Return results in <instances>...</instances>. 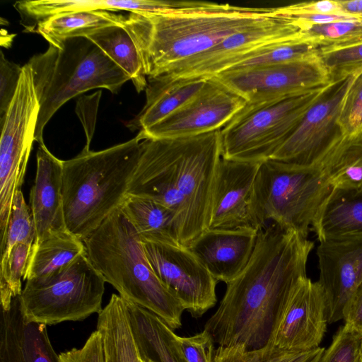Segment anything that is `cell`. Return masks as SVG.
I'll return each mask as SVG.
<instances>
[{
    "label": "cell",
    "mask_w": 362,
    "mask_h": 362,
    "mask_svg": "<svg viewBox=\"0 0 362 362\" xmlns=\"http://www.w3.org/2000/svg\"><path fill=\"white\" fill-rule=\"evenodd\" d=\"M247 101L214 78H208L201 91L165 119L139 131L144 139H175L199 136L223 128Z\"/></svg>",
    "instance_id": "obj_15"
},
{
    "label": "cell",
    "mask_w": 362,
    "mask_h": 362,
    "mask_svg": "<svg viewBox=\"0 0 362 362\" xmlns=\"http://www.w3.org/2000/svg\"><path fill=\"white\" fill-rule=\"evenodd\" d=\"M31 67L40 112L35 139L43 142L45 126L70 99L95 88L117 94L130 77L95 44L86 37L67 38L49 44L33 56Z\"/></svg>",
    "instance_id": "obj_6"
},
{
    "label": "cell",
    "mask_w": 362,
    "mask_h": 362,
    "mask_svg": "<svg viewBox=\"0 0 362 362\" xmlns=\"http://www.w3.org/2000/svg\"><path fill=\"white\" fill-rule=\"evenodd\" d=\"M173 340L186 362H214V342L205 330L190 337L174 333Z\"/></svg>",
    "instance_id": "obj_40"
},
{
    "label": "cell",
    "mask_w": 362,
    "mask_h": 362,
    "mask_svg": "<svg viewBox=\"0 0 362 362\" xmlns=\"http://www.w3.org/2000/svg\"><path fill=\"white\" fill-rule=\"evenodd\" d=\"M258 205L265 220L305 237L333 187L317 166L298 167L269 159L256 178Z\"/></svg>",
    "instance_id": "obj_8"
},
{
    "label": "cell",
    "mask_w": 362,
    "mask_h": 362,
    "mask_svg": "<svg viewBox=\"0 0 362 362\" xmlns=\"http://www.w3.org/2000/svg\"><path fill=\"white\" fill-rule=\"evenodd\" d=\"M325 349L291 351L269 344L262 348L247 350L240 345L218 346L214 362H318Z\"/></svg>",
    "instance_id": "obj_33"
},
{
    "label": "cell",
    "mask_w": 362,
    "mask_h": 362,
    "mask_svg": "<svg viewBox=\"0 0 362 362\" xmlns=\"http://www.w3.org/2000/svg\"><path fill=\"white\" fill-rule=\"evenodd\" d=\"M100 95L101 91L99 90L90 95L81 98L80 100H78L76 105V107L81 108L87 112V114L82 113L83 112H77V115L78 117L81 118L86 131L87 142L84 148L88 149H90L89 146L94 132L95 117Z\"/></svg>",
    "instance_id": "obj_44"
},
{
    "label": "cell",
    "mask_w": 362,
    "mask_h": 362,
    "mask_svg": "<svg viewBox=\"0 0 362 362\" xmlns=\"http://www.w3.org/2000/svg\"><path fill=\"white\" fill-rule=\"evenodd\" d=\"M209 78L170 80L163 76L147 77L146 103L126 126L132 132L145 130L159 123L194 98Z\"/></svg>",
    "instance_id": "obj_22"
},
{
    "label": "cell",
    "mask_w": 362,
    "mask_h": 362,
    "mask_svg": "<svg viewBox=\"0 0 362 362\" xmlns=\"http://www.w3.org/2000/svg\"><path fill=\"white\" fill-rule=\"evenodd\" d=\"M356 74L331 81L272 160L298 167L316 166L342 137L339 123L347 91Z\"/></svg>",
    "instance_id": "obj_11"
},
{
    "label": "cell",
    "mask_w": 362,
    "mask_h": 362,
    "mask_svg": "<svg viewBox=\"0 0 362 362\" xmlns=\"http://www.w3.org/2000/svg\"><path fill=\"white\" fill-rule=\"evenodd\" d=\"M320 49L317 45L302 39L278 42L245 56L224 71L303 61L319 57Z\"/></svg>",
    "instance_id": "obj_32"
},
{
    "label": "cell",
    "mask_w": 362,
    "mask_h": 362,
    "mask_svg": "<svg viewBox=\"0 0 362 362\" xmlns=\"http://www.w3.org/2000/svg\"><path fill=\"white\" fill-rule=\"evenodd\" d=\"M125 303L140 358L155 362H186L173 342V329L152 312L127 300Z\"/></svg>",
    "instance_id": "obj_24"
},
{
    "label": "cell",
    "mask_w": 362,
    "mask_h": 362,
    "mask_svg": "<svg viewBox=\"0 0 362 362\" xmlns=\"http://www.w3.org/2000/svg\"><path fill=\"white\" fill-rule=\"evenodd\" d=\"M320 277L327 301V320L344 319L354 292L362 283V238L329 240L317 247Z\"/></svg>",
    "instance_id": "obj_18"
},
{
    "label": "cell",
    "mask_w": 362,
    "mask_h": 362,
    "mask_svg": "<svg viewBox=\"0 0 362 362\" xmlns=\"http://www.w3.org/2000/svg\"><path fill=\"white\" fill-rule=\"evenodd\" d=\"M22 66L10 62L1 51L0 57V119L6 112L15 95Z\"/></svg>",
    "instance_id": "obj_41"
},
{
    "label": "cell",
    "mask_w": 362,
    "mask_h": 362,
    "mask_svg": "<svg viewBox=\"0 0 362 362\" xmlns=\"http://www.w3.org/2000/svg\"><path fill=\"white\" fill-rule=\"evenodd\" d=\"M127 196L147 198L175 215L181 245L189 247L206 229L221 156V129L175 139H144Z\"/></svg>",
    "instance_id": "obj_2"
},
{
    "label": "cell",
    "mask_w": 362,
    "mask_h": 362,
    "mask_svg": "<svg viewBox=\"0 0 362 362\" xmlns=\"http://www.w3.org/2000/svg\"><path fill=\"white\" fill-rule=\"evenodd\" d=\"M327 323L325 291L318 281L306 277L293 291L277 325L272 344L291 351L317 348Z\"/></svg>",
    "instance_id": "obj_17"
},
{
    "label": "cell",
    "mask_w": 362,
    "mask_h": 362,
    "mask_svg": "<svg viewBox=\"0 0 362 362\" xmlns=\"http://www.w3.org/2000/svg\"><path fill=\"white\" fill-rule=\"evenodd\" d=\"M97 330L102 336L105 362H141L122 297L111 296L98 314Z\"/></svg>",
    "instance_id": "obj_27"
},
{
    "label": "cell",
    "mask_w": 362,
    "mask_h": 362,
    "mask_svg": "<svg viewBox=\"0 0 362 362\" xmlns=\"http://www.w3.org/2000/svg\"><path fill=\"white\" fill-rule=\"evenodd\" d=\"M40 104L33 72L26 63L15 95L0 119V230L6 233L13 201L21 190L27 165L35 141Z\"/></svg>",
    "instance_id": "obj_10"
},
{
    "label": "cell",
    "mask_w": 362,
    "mask_h": 362,
    "mask_svg": "<svg viewBox=\"0 0 362 362\" xmlns=\"http://www.w3.org/2000/svg\"><path fill=\"white\" fill-rule=\"evenodd\" d=\"M105 283L86 252L57 272L27 280L21 308L28 321L45 325L83 320L103 310Z\"/></svg>",
    "instance_id": "obj_9"
},
{
    "label": "cell",
    "mask_w": 362,
    "mask_h": 362,
    "mask_svg": "<svg viewBox=\"0 0 362 362\" xmlns=\"http://www.w3.org/2000/svg\"><path fill=\"white\" fill-rule=\"evenodd\" d=\"M125 15L106 11H87L58 14L38 22L35 32L49 44L78 37H86L102 28L122 25Z\"/></svg>",
    "instance_id": "obj_31"
},
{
    "label": "cell",
    "mask_w": 362,
    "mask_h": 362,
    "mask_svg": "<svg viewBox=\"0 0 362 362\" xmlns=\"http://www.w3.org/2000/svg\"><path fill=\"white\" fill-rule=\"evenodd\" d=\"M345 13L362 18V0H339Z\"/></svg>",
    "instance_id": "obj_46"
},
{
    "label": "cell",
    "mask_w": 362,
    "mask_h": 362,
    "mask_svg": "<svg viewBox=\"0 0 362 362\" xmlns=\"http://www.w3.org/2000/svg\"><path fill=\"white\" fill-rule=\"evenodd\" d=\"M262 163L221 158L217 170L209 228H251L259 230L265 220L256 195Z\"/></svg>",
    "instance_id": "obj_16"
},
{
    "label": "cell",
    "mask_w": 362,
    "mask_h": 362,
    "mask_svg": "<svg viewBox=\"0 0 362 362\" xmlns=\"http://www.w3.org/2000/svg\"><path fill=\"white\" fill-rule=\"evenodd\" d=\"M279 8L282 13L291 16L303 14L350 16L342 10L339 0L299 2Z\"/></svg>",
    "instance_id": "obj_43"
},
{
    "label": "cell",
    "mask_w": 362,
    "mask_h": 362,
    "mask_svg": "<svg viewBox=\"0 0 362 362\" xmlns=\"http://www.w3.org/2000/svg\"><path fill=\"white\" fill-rule=\"evenodd\" d=\"M86 253L105 282L124 299L180 328L185 308L151 268L140 237L120 207L83 240Z\"/></svg>",
    "instance_id": "obj_5"
},
{
    "label": "cell",
    "mask_w": 362,
    "mask_h": 362,
    "mask_svg": "<svg viewBox=\"0 0 362 362\" xmlns=\"http://www.w3.org/2000/svg\"><path fill=\"white\" fill-rule=\"evenodd\" d=\"M192 1L152 0H38L20 1L14 7L22 19L35 25L47 18L78 11H106L133 12H160L191 5Z\"/></svg>",
    "instance_id": "obj_23"
},
{
    "label": "cell",
    "mask_w": 362,
    "mask_h": 362,
    "mask_svg": "<svg viewBox=\"0 0 362 362\" xmlns=\"http://www.w3.org/2000/svg\"><path fill=\"white\" fill-rule=\"evenodd\" d=\"M277 7L250 8L194 1L180 8L125 15L147 77L165 74L214 47L227 36L276 13Z\"/></svg>",
    "instance_id": "obj_3"
},
{
    "label": "cell",
    "mask_w": 362,
    "mask_h": 362,
    "mask_svg": "<svg viewBox=\"0 0 362 362\" xmlns=\"http://www.w3.org/2000/svg\"><path fill=\"white\" fill-rule=\"evenodd\" d=\"M319 56L329 74L330 81L362 70V44L320 49Z\"/></svg>",
    "instance_id": "obj_37"
},
{
    "label": "cell",
    "mask_w": 362,
    "mask_h": 362,
    "mask_svg": "<svg viewBox=\"0 0 362 362\" xmlns=\"http://www.w3.org/2000/svg\"><path fill=\"white\" fill-rule=\"evenodd\" d=\"M314 242L273 223L259 230L252 257L226 284L225 294L204 330L218 346L247 350L272 344L280 318L299 283Z\"/></svg>",
    "instance_id": "obj_1"
},
{
    "label": "cell",
    "mask_w": 362,
    "mask_h": 362,
    "mask_svg": "<svg viewBox=\"0 0 362 362\" xmlns=\"http://www.w3.org/2000/svg\"><path fill=\"white\" fill-rule=\"evenodd\" d=\"M141 242L154 273L185 310L198 318L216 305L218 281L188 247Z\"/></svg>",
    "instance_id": "obj_13"
},
{
    "label": "cell",
    "mask_w": 362,
    "mask_h": 362,
    "mask_svg": "<svg viewBox=\"0 0 362 362\" xmlns=\"http://www.w3.org/2000/svg\"><path fill=\"white\" fill-rule=\"evenodd\" d=\"M35 229L30 206L23 192L18 191L13 199L4 240L1 243V253L9 250L18 243L33 245Z\"/></svg>",
    "instance_id": "obj_36"
},
{
    "label": "cell",
    "mask_w": 362,
    "mask_h": 362,
    "mask_svg": "<svg viewBox=\"0 0 362 362\" xmlns=\"http://www.w3.org/2000/svg\"><path fill=\"white\" fill-rule=\"evenodd\" d=\"M259 230L208 228L188 247L218 282L229 283L248 264Z\"/></svg>",
    "instance_id": "obj_19"
},
{
    "label": "cell",
    "mask_w": 362,
    "mask_h": 362,
    "mask_svg": "<svg viewBox=\"0 0 362 362\" xmlns=\"http://www.w3.org/2000/svg\"><path fill=\"white\" fill-rule=\"evenodd\" d=\"M324 87L247 103L221 129L222 158L248 163L271 159L294 132Z\"/></svg>",
    "instance_id": "obj_7"
},
{
    "label": "cell",
    "mask_w": 362,
    "mask_h": 362,
    "mask_svg": "<svg viewBox=\"0 0 362 362\" xmlns=\"http://www.w3.org/2000/svg\"><path fill=\"white\" fill-rule=\"evenodd\" d=\"M318 362H362V336L344 325L333 337Z\"/></svg>",
    "instance_id": "obj_38"
},
{
    "label": "cell",
    "mask_w": 362,
    "mask_h": 362,
    "mask_svg": "<svg viewBox=\"0 0 362 362\" xmlns=\"http://www.w3.org/2000/svg\"><path fill=\"white\" fill-rule=\"evenodd\" d=\"M37 170L30 193V208L38 243L54 235L68 232L63 197V160L54 156L45 144H39Z\"/></svg>",
    "instance_id": "obj_20"
},
{
    "label": "cell",
    "mask_w": 362,
    "mask_h": 362,
    "mask_svg": "<svg viewBox=\"0 0 362 362\" xmlns=\"http://www.w3.org/2000/svg\"><path fill=\"white\" fill-rule=\"evenodd\" d=\"M59 358L62 362H105L101 334L96 329L81 348L62 352Z\"/></svg>",
    "instance_id": "obj_42"
},
{
    "label": "cell",
    "mask_w": 362,
    "mask_h": 362,
    "mask_svg": "<svg viewBox=\"0 0 362 362\" xmlns=\"http://www.w3.org/2000/svg\"><path fill=\"white\" fill-rule=\"evenodd\" d=\"M142 140L137 136L104 150L84 148L63 160L62 197L66 226L83 241L127 197Z\"/></svg>",
    "instance_id": "obj_4"
},
{
    "label": "cell",
    "mask_w": 362,
    "mask_h": 362,
    "mask_svg": "<svg viewBox=\"0 0 362 362\" xmlns=\"http://www.w3.org/2000/svg\"><path fill=\"white\" fill-rule=\"evenodd\" d=\"M86 252L83 241L69 231L34 243L23 280L49 276Z\"/></svg>",
    "instance_id": "obj_29"
},
{
    "label": "cell",
    "mask_w": 362,
    "mask_h": 362,
    "mask_svg": "<svg viewBox=\"0 0 362 362\" xmlns=\"http://www.w3.org/2000/svg\"><path fill=\"white\" fill-rule=\"evenodd\" d=\"M33 245L18 243L1 253L0 297L1 309L8 310L13 299L22 293L24 278Z\"/></svg>",
    "instance_id": "obj_34"
},
{
    "label": "cell",
    "mask_w": 362,
    "mask_h": 362,
    "mask_svg": "<svg viewBox=\"0 0 362 362\" xmlns=\"http://www.w3.org/2000/svg\"><path fill=\"white\" fill-rule=\"evenodd\" d=\"M140 359H141V362H155L148 358H140Z\"/></svg>",
    "instance_id": "obj_47"
},
{
    "label": "cell",
    "mask_w": 362,
    "mask_h": 362,
    "mask_svg": "<svg viewBox=\"0 0 362 362\" xmlns=\"http://www.w3.org/2000/svg\"><path fill=\"white\" fill-rule=\"evenodd\" d=\"M212 78L243 98L247 103L308 93L330 82L320 56L286 64L224 71Z\"/></svg>",
    "instance_id": "obj_14"
},
{
    "label": "cell",
    "mask_w": 362,
    "mask_h": 362,
    "mask_svg": "<svg viewBox=\"0 0 362 362\" xmlns=\"http://www.w3.org/2000/svg\"><path fill=\"white\" fill-rule=\"evenodd\" d=\"M302 30L294 18L277 7L272 16L227 36L204 53L160 76L170 80L213 77L262 47L302 39Z\"/></svg>",
    "instance_id": "obj_12"
},
{
    "label": "cell",
    "mask_w": 362,
    "mask_h": 362,
    "mask_svg": "<svg viewBox=\"0 0 362 362\" xmlns=\"http://www.w3.org/2000/svg\"><path fill=\"white\" fill-rule=\"evenodd\" d=\"M86 37L130 77L137 93L146 89L147 76L140 54L132 37L122 25L102 28Z\"/></svg>",
    "instance_id": "obj_30"
},
{
    "label": "cell",
    "mask_w": 362,
    "mask_h": 362,
    "mask_svg": "<svg viewBox=\"0 0 362 362\" xmlns=\"http://www.w3.org/2000/svg\"><path fill=\"white\" fill-rule=\"evenodd\" d=\"M316 166L333 189L362 196V132L342 136Z\"/></svg>",
    "instance_id": "obj_26"
},
{
    "label": "cell",
    "mask_w": 362,
    "mask_h": 362,
    "mask_svg": "<svg viewBox=\"0 0 362 362\" xmlns=\"http://www.w3.org/2000/svg\"><path fill=\"white\" fill-rule=\"evenodd\" d=\"M0 362H62L50 342L47 325L28 321L20 296L8 310L1 309Z\"/></svg>",
    "instance_id": "obj_21"
},
{
    "label": "cell",
    "mask_w": 362,
    "mask_h": 362,
    "mask_svg": "<svg viewBox=\"0 0 362 362\" xmlns=\"http://www.w3.org/2000/svg\"><path fill=\"white\" fill-rule=\"evenodd\" d=\"M344 325L362 336V283L352 296L344 315Z\"/></svg>",
    "instance_id": "obj_45"
},
{
    "label": "cell",
    "mask_w": 362,
    "mask_h": 362,
    "mask_svg": "<svg viewBox=\"0 0 362 362\" xmlns=\"http://www.w3.org/2000/svg\"><path fill=\"white\" fill-rule=\"evenodd\" d=\"M302 37L320 49L362 44V19L342 21L303 29Z\"/></svg>",
    "instance_id": "obj_35"
},
{
    "label": "cell",
    "mask_w": 362,
    "mask_h": 362,
    "mask_svg": "<svg viewBox=\"0 0 362 362\" xmlns=\"http://www.w3.org/2000/svg\"><path fill=\"white\" fill-rule=\"evenodd\" d=\"M311 230L320 243L362 238V196L334 189Z\"/></svg>",
    "instance_id": "obj_25"
},
{
    "label": "cell",
    "mask_w": 362,
    "mask_h": 362,
    "mask_svg": "<svg viewBox=\"0 0 362 362\" xmlns=\"http://www.w3.org/2000/svg\"><path fill=\"white\" fill-rule=\"evenodd\" d=\"M120 209L141 240L181 245L175 215L169 208L150 199L127 196Z\"/></svg>",
    "instance_id": "obj_28"
},
{
    "label": "cell",
    "mask_w": 362,
    "mask_h": 362,
    "mask_svg": "<svg viewBox=\"0 0 362 362\" xmlns=\"http://www.w3.org/2000/svg\"><path fill=\"white\" fill-rule=\"evenodd\" d=\"M339 123L344 136L362 132V70L356 74L344 98Z\"/></svg>",
    "instance_id": "obj_39"
}]
</instances>
